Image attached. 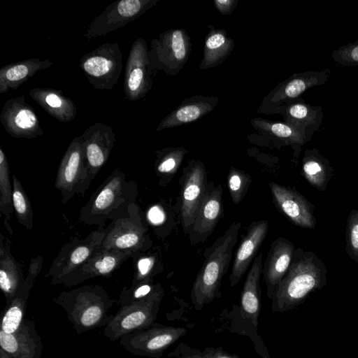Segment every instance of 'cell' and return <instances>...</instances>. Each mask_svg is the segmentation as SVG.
Wrapping results in <instances>:
<instances>
[{
    "mask_svg": "<svg viewBox=\"0 0 358 358\" xmlns=\"http://www.w3.org/2000/svg\"><path fill=\"white\" fill-rule=\"evenodd\" d=\"M323 262L312 251L296 248L290 266L272 297L273 313L292 310L327 282Z\"/></svg>",
    "mask_w": 358,
    "mask_h": 358,
    "instance_id": "1",
    "label": "cell"
},
{
    "mask_svg": "<svg viewBox=\"0 0 358 358\" xmlns=\"http://www.w3.org/2000/svg\"><path fill=\"white\" fill-rule=\"evenodd\" d=\"M138 192L137 183L127 180L121 169H115L81 208L78 221L104 227L108 220L129 215L131 206L136 203Z\"/></svg>",
    "mask_w": 358,
    "mask_h": 358,
    "instance_id": "2",
    "label": "cell"
},
{
    "mask_svg": "<svg viewBox=\"0 0 358 358\" xmlns=\"http://www.w3.org/2000/svg\"><path fill=\"white\" fill-rule=\"evenodd\" d=\"M241 227V222H234L222 236L206 248L203 255V263L196 276L190 294L196 310H201L205 305L220 297L221 282L229 267Z\"/></svg>",
    "mask_w": 358,
    "mask_h": 358,
    "instance_id": "3",
    "label": "cell"
},
{
    "mask_svg": "<svg viewBox=\"0 0 358 358\" xmlns=\"http://www.w3.org/2000/svg\"><path fill=\"white\" fill-rule=\"evenodd\" d=\"M65 311L77 334L106 326L113 315L108 314L116 301L99 285H87L63 291L54 299Z\"/></svg>",
    "mask_w": 358,
    "mask_h": 358,
    "instance_id": "4",
    "label": "cell"
},
{
    "mask_svg": "<svg viewBox=\"0 0 358 358\" xmlns=\"http://www.w3.org/2000/svg\"><path fill=\"white\" fill-rule=\"evenodd\" d=\"M152 244L145 214L135 203L131 206L127 216L108 225L101 248L122 251L133 258L148 251Z\"/></svg>",
    "mask_w": 358,
    "mask_h": 358,
    "instance_id": "5",
    "label": "cell"
},
{
    "mask_svg": "<svg viewBox=\"0 0 358 358\" xmlns=\"http://www.w3.org/2000/svg\"><path fill=\"white\" fill-rule=\"evenodd\" d=\"M164 292L159 283L155 292L138 302L120 307L105 327L103 334L110 341L151 327L157 318Z\"/></svg>",
    "mask_w": 358,
    "mask_h": 358,
    "instance_id": "6",
    "label": "cell"
},
{
    "mask_svg": "<svg viewBox=\"0 0 358 358\" xmlns=\"http://www.w3.org/2000/svg\"><path fill=\"white\" fill-rule=\"evenodd\" d=\"M78 66L95 90H112L117 83L123 67L119 43L99 45L82 56Z\"/></svg>",
    "mask_w": 358,
    "mask_h": 358,
    "instance_id": "7",
    "label": "cell"
},
{
    "mask_svg": "<svg viewBox=\"0 0 358 358\" xmlns=\"http://www.w3.org/2000/svg\"><path fill=\"white\" fill-rule=\"evenodd\" d=\"M90 184L83 138L80 135L71 141L61 159L55 186L60 192L62 202L66 204L76 194L83 196Z\"/></svg>",
    "mask_w": 358,
    "mask_h": 358,
    "instance_id": "8",
    "label": "cell"
},
{
    "mask_svg": "<svg viewBox=\"0 0 358 358\" xmlns=\"http://www.w3.org/2000/svg\"><path fill=\"white\" fill-rule=\"evenodd\" d=\"M106 228L98 227L84 238L73 237L64 243L45 275L51 278L50 285H57L66 275L80 266L101 248Z\"/></svg>",
    "mask_w": 358,
    "mask_h": 358,
    "instance_id": "9",
    "label": "cell"
},
{
    "mask_svg": "<svg viewBox=\"0 0 358 358\" xmlns=\"http://www.w3.org/2000/svg\"><path fill=\"white\" fill-rule=\"evenodd\" d=\"M191 50L189 37L183 29H174L161 34L151 43L148 51L154 70L176 74L187 61Z\"/></svg>",
    "mask_w": 358,
    "mask_h": 358,
    "instance_id": "10",
    "label": "cell"
},
{
    "mask_svg": "<svg viewBox=\"0 0 358 358\" xmlns=\"http://www.w3.org/2000/svg\"><path fill=\"white\" fill-rule=\"evenodd\" d=\"M179 183L180 218L183 231L189 235L208 183L205 165L201 161L190 160L183 168Z\"/></svg>",
    "mask_w": 358,
    "mask_h": 358,
    "instance_id": "11",
    "label": "cell"
},
{
    "mask_svg": "<svg viewBox=\"0 0 358 358\" xmlns=\"http://www.w3.org/2000/svg\"><path fill=\"white\" fill-rule=\"evenodd\" d=\"M145 40L141 37L132 43L127 59L123 90L124 97L136 101L146 96L151 90L157 71L150 64Z\"/></svg>",
    "mask_w": 358,
    "mask_h": 358,
    "instance_id": "12",
    "label": "cell"
},
{
    "mask_svg": "<svg viewBox=\"0 0 358 358\" xmlns=\"http://www.w3.org/2000/svg\"><path fill=\"white\" fill-rule=\"evenodd\" d=\"M186 333L187 329L182 327L153 324L148 328L123 336L120 343L132 355L157 358Z\"/></svg>",
    "mask_w": 358,
    "mask_h": 358,
    "instance_id": "13",
    "label": "cell"
},
{
    "mask_svg": "<svg viewBox=\"0 0 358 358\" xmlns=\"http://www.w3.org/2000/svg\"><path fill=\"white\" fill-rule=\"evenodd\" d=\"M157 1L158 0L114 1L92 20L84 33V37L92 40L120 29L138 18Z\"/></svg>",
    "mask_w": 358,
    "mask_h": 358,
    "instance_id": "14",
    "label": "cell"
},
{
    "mask_svg": "<svg viewBox=\"0 0 358 358\" xmlns=\"http://www.w3.org/2000/svg\"><path fill=\"white\" fill-rule=\"evenodd\" d=\"M0 122L6 131L13 138L31 139L43 134L34 109L24 96L7 100L1 110Z\"/></svg>",
    "mask_w": 358,
    "mask_h": 358,
    "instance_id": "15",
    "label": "cell"
},
{
    "mask_svg": "<svg viewBox=\"0 0 358 358\" xmlns=\"http://www.w3.org/2000/svg\"><path fill=\"white\" fill-rule=\"evenodd\" d=\"M273 201L276 208L294 225L308 229H315V208L294 187L280 185L271 182L268 184Z\"/></svg>",
    "mask_w": 358,
    "mask_h": 358,
    "instance_id": "16",
    "label": "cell"
},
{
    "mask_svg": "<svg viewBox=\"0 0 358 358\" xmlns=\"http://www.w3.org/2000/svg\"><path fill=\"white\" fill-rule=\"evenodd\" d=\"M129 258L131 256L124 252L101 248L85 262L62 278L57 285L71 287L90 278L108 277Z\"/></svg>",
    "mask_w": 358,
    "mask_h": 358,
    "instance_id": "17",
    "label": "cell"
},
{
    "mask_svg": "<svg viewBox=\"0 0 358 358\" xmlns=\"http://www.w3.org/2000/svg\"><path fill=\"white\" fill-rule=\"evenodd\" d=\"M89 170L90 181L106 164L116 142L113 127L103 122H96L81 134Z\"/></svg>",
    "mask_w": 358,
    "mask_h": 358,
    "instance_id": "18",
    "label": "cell"
},
{
    "mask_svg": "<svg viewBox=\"0 0 358 358\" xmlns=\"http://www.w3.org/2000/svg\"><path fill=\"white\" fill-rule=\"evenodd\" d=\"M222 193L221 184L215 185L213 181L208 183L205 196L189 234L192 245L204 242L223 217Z\"/></svg>",
    "mask_w": 358,
    "mask_h": 358,
    "instance_id": "19",
    "label": "cell"
},
{
    "mask_svg": "<svg viewBox=\"0 0 358 358\" xmlns=\"http://www.w3.org/2000/svg\"><path fill=\"white\" fill-rule=\"evenodd\" d=\"M268 231L267 220L252 222L243 236L236 251L231 274L230 287L237 285L255 259L256 254L266 239Z\"/></svg>",
    "mask_w": 358,
    "mask_h": 358,
    "instance_id": "20",
    "label": "cell"
},
{
    "mask_svg": "<svg viewBox=\"0 0 358 358\" xmlns=\"http://www.w3.org/2000/svg\"><path fill=\"white\" fill-rule=\"evenodd\" d=\"M43 258L38 255L30 261L27 275L17 290L13 299L6 306L2 315L1 330L13 333L21 326L24 320L27 302L36 276L41 271Z\"/></svg>",
    "mask_w": 358,
    "mask_h": 358,
    "instance_id": "21",
    "label": "cell"
},
{
    "mask_svg": "<svg viewBox=\"0 0 358 358\" xmlns=\"http://www.w3.org/2000/svg\"><path fill=\"white\" fill-rule=\"evenodd\" d=\"M0 348L12 358H41L43 345L34 322L24 319L10 334L0 330Z\"/></svg>",
    "mask_w": 358,
    "mask_h": 358,
    "instance_id": "22",
    "label": "cell"
},
{
    "mask_svg": "<svg viewBox=\"0 0 358 358\" xmlns=\"http://www.w3.org/2000/svg\"><path fill=\"white\" fill-rule=\"evenodd\" d=\"M295 250L293 243L283 237H278L272 242L262 266L269 299H272L277 285L286 275Z\"/></svg>",
    "mask_w": 358,
    "mask_h": 358,
    "instance_id": "23",
    "label": "cell"
},
{
    "mask_svg": "<svg viewBox=\"0 0 358 358\" xmlns=\"http://www.w3.org/2000/svg\"><path fill=\"white\" fill-rule=\"evenodd\" d=\"M12 241L0 234V288L5 296L6 305L15 297L24 282L23 266L12 254Z\"/></svg>",
    "mask_w": 358,
    "mask_h": 358,
    "instance_id": "24",
    "label": "cell"
},
{
    "mask_svg": "<svg viewBox=\"0 0 358 358\" xmlns=\"http://www.w3.org/2000/svg\"><path fill=\"white\" fill-rule=\"evenodd\" d=\"M218 101L215 96L200 95L187 99L159 122L157 131L194 122L210 113Z\"/></svg>",
    "mask_w": 358,
    "mask_h": 358,
    "instance_id": "25",
    "label": "cell"
},
{
    "mask_svg": "<svg viewBox=\"0 0 358 358\" xmlns=\"http://www.w3.org/2000/svg\"><path fill=\"white\" fill-rule=\"evenodd\" d=\"M29 96L45 111L61 122H69L77 115L74 101L62 90L52 87H36L30 90Z\"/></svg>",
    "mask_w": 358,
    "mask_h": 358,
    "instance_id": "26",
    "label": "cell"
},
{
    "mask_svg": "<svg viewBox=\"0 0 358 358\" xmlns=\"http://www.w3.org/2000/svg\"><path fill=\"white\" fill-rule=\"evenodd\" d=\"M262 254L255 257L247 274L241 294V314L257 326L261 311V288L259 280L262 273Z\"/></svg>",
    "mask_w": 358,
    "mask_h": 358,
    "instance_id": "27",
    "label": "cell"
},
{
    "mask_svg": "<svg viewBox=\"0 0 358 358\" xmlns=\"http://www.w3.org/2000/svg\"><path fill=\"white\" fill-rule=\"evenodd\" d=\"M52 65L53 62L48 59L31 58L2 66L0 69V94L17 90L41 70Z\"/></svg>",
    "mask_w": 358,
    "mask_h": 358,
    "instance_id": "28",
    "label": "cell"
},
{
    "mask_svg": "<svg viewBox=\"0 0 358 358\" xmlns=\"http://www.w3.org/2000/svg\"><path fill=\"white\" fill-rule=\"evenodd\" d=\"M315 76H300L289 78L278 85L266 96L259 106V113H266L271 107L294 99L317 83Z\"/></svg>",
    "mask_w": 358,
    "mask_h": 358,
    "instance_id": "29",
    "label": "cell"
},
{
    "mask_svg": "<svg viewBox=\"0 0 358 358\" xmlns=\"http://www.w3.org/2000/svg\"><path fill=\"white\" fill-rule=\"evenodd\" d=\"M205 40L203 57L199 69H207L221 64L232 52L234 40L223 29L212 26Z\"/></svg>",
    "mask_w": 358,
    "mask_h": 358,
    "instance_id": "30",
    "label": "cell"
},
{
    "mask_svg": "<svg viewBox=\"0 0 358 358\" xmlns=\"http://www.w3.org/2000/svg\"><path fill=\"white\" fill-rule=\"evenodd\" d=\"M301 175L318 191L326 190L334 170L329 162L316 150H307L303 159Z\"/></svg>",
    "mask_w": 358,
    "mask_h": 358,
    "instance_id": "31",
    "label": "cell"
},
{
    "mask_svg": "<svg viewBox=\"0 0 358 358\" xmlns=\"http://www.w3.org/2000/svg\"><path fill=\"white\" fill-rule=\"evenodd\" d=\"M187 150L182 148H166L156 152L154 166L159 185L165 187L177 173Z\"/></svg>",
    "mask_w": 358,
    "mask_h": 358,
    "instance_id": "32",
    "label": "cell"
},
{
    "mask_svg": "<svg viewBox=\"0 0 358 358\" xmlns=\"http://www.w3.org/2000/svg\"><path fill=\"white\" fill-rule=\"evenodd\" d=\"M14 211L13 203V183L10 181V172L7 156L0 146V213L3 216V224L10 235L13 229L9 224L13 218Z\"/></svg>",
    "mask_w": 358,
    "mask_h": 358,
    "instance_id": "33",
    "label": "cell"
},
{
    "mask_svg": "<svg viewBox=\"0 0 358 358\" xmlns=\"http://www.w3.org/2000/svg\"><path fill=\"white\" fill-rule=\"evenodd\" d=\"M13 203L18 222L27 230L34 227V213L29 198L23 185L15 175H12Z\"/></svg>",
    "mask_w": 358,
    "mask_h": 358,
    "instance_id": "34",
    "label": "cell"
},
{
    "mask_svg": "<svg viewBox=\"0 0 358 358\" xmlns=\"http://www.w3.org/2000/svg\"><path fill=\"white\" fill-rule=\"evenodd\" d=\"M134 262V273L131 283L153 280L163 270L162 261L156 250L150 249L132 258Z\"/></svg>",
    "mask_w": 358,
    "mask_h": 358,
    "instance_id": "35",
    "label": "cell"
},
{
    "mask_svg": "<svg viewBox=\"0 0 358 358\" xmlns=\"http://www.w3.org/2000/svg\"><path fill=\"white\" fill-rule=\"evenodd\" d=\"M251 124L257 129L285 140L288 143L301 145L304 143L302 134L289 124L271 122L261 117L252 119Z\"/></svg>",
    "mask_w": 358,
    "mask_h": 358,
    "instance_id": "36",
    "label": "cell"
},
{
    "mask_svg": "<svg viewBox=\"0 0 358 358\" xmlns=\"http://www.w3.org/2000/svg\"><path fill=\"white\" fill-rule=\"evenodd\" d=\"M158 285L154 284L153 280L131 283L129 287L122 289L116 303L122 307L141 301L152 294Z\"/></svg>",
    "mask_w": 358,
    "mask_h": 358,
    "instance_id": "37",
    "label": "cell"
},
{
    "mask_svg": "<svg viewBox=\"0 0 358 358\" xmlns=\"http://www.w3.org/2000/svg\"><path fill=\"white\" fill-rule=\"evenodd\" d=\"M252 182L249 173L231 167L227 175L228 189L233 202L238 204L248 193Z\"/></svg>",
    "mask_w": 358,
    "mask_h": 358,
    "instance_id": "38",
    "label": "cell"
},
{
    "mask_svg": "<svg viewBox=\"0 0 358 358\" xmlns=\"http://www.w3.org/2000/svg\"><path fill=\"white\" fill-rule=\"evenodd\" d=\"M345 251L352 260L358 263V210H352L347 218Z\"/></svg>",
    "mask_w": 358,
    "mask_h": 358,
    "instance_id": "39",
    "label": "cell"
},
{
    "mask_svg": "<svg viewBox=\"0 0 358 358\" xmlns=\"http://www.w3.org/2000/svg\"><path fill=\"white\" fill-rule=\"evenodd\" d=\"M146 220L158 236L162 237V227L168 220V215L163 204L159 203L152 205L145 213Z\"/></svg>",
    "mask_w": 358,
    "mask_h": 358,
    "instance_id": "40",
    "label": "cell"
},
{
    "mask_svg": "<svg viewBox=\"0 0 358 358\" xmlns=\"http://www.w3.org/2000/svg\"><path fill=\"white\" fill-rule=\"evenodd\" d=\"M286 114L289 120L301 122L308 118L309 109L302 103H294L287 108Z\"/></svg>",
    "mask_w": 358,
    "mask_h": 358,
    "instance_id": "41",
    "label": "cell"
},
{
    "mask_svg": "<svg viewBox=\"0 0 358 358\" xmlns=\"http://www.w3.org/2000/svg\"><path fill=\"white\" fill-rule=\"evenodd\" d=\"M215 7L223 15H229L236 8L237 1L235 0H215Z\"/></svg>",
    "mask_w": 358,
    "mask_h": 358,
    "instance_id": "42",
    "label": "cell"
},
{
    "mask_svg": "<svg viewBox=\"0 0 358 358\" xmlns=\"http://www.w3.org/2000/svg\"><path fill=\"white\" fill-rule=\"evenodd\" d=\"M343 61L358 64V44L349 46L341 54Z\"/></svg>",
    "mask_w": 358,
    "mask_h": 358,
    "instance_id": "43",
    "label": "cell"
},
{
    "mask_svg": "<svg viewBox=\"0 0 358 358\" xmlns=\"http://www.w3.org/2000/svg\"><path fill=\"white\" fill-rule=\"evenodd\" d=\"M187 358H239L235 355L224 352L221 350H214L203 355H193Z\"/></svg>",
    "mask_w": 358,
    "mask_h": 358,
    "instance_id": "44",
    "label": "cell"
},
{
    "mask_svg": "<svg viewBox=\"0 0 358 358\" xmlns=\"http://www.w3.org/2000/svg\"><path fill=\"white\" fill-rule=\"evenodd\" d=\"M0 358H12L7 353H6L1 348H0Z\"/></svg>",
    "mask_w": 358,
    "mask_h": 358,
    "instance_id": "45",
    "label": "cell"
}]
</instances>
